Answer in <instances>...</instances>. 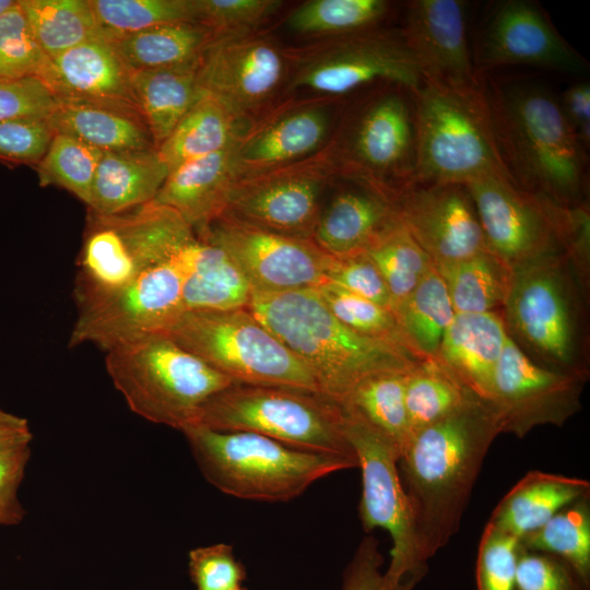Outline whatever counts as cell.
<instances>
[{
  "mask_svg": "<svg viewBox=\"0 0 590 590\" xmlns=\"http://www.w3.org/2000/svg\"><path fill=\"white\" fill-rule=\"evenodd\" d=\"M499 434L491 405L475 396L413 434L402 449L398 468L426 562L458 532L484 458Z\"/></svg>",
  "mask_w": 590,
  "mask_h": 590,
  "instance_id": "obj_1",
  "label": "cell"
},
{
  "mask_svg": "<svg viewBox=\"0 0 590 590\" xmlns=\"http://www.w3.org/2000/svg\"><path fill=\"white\" fill-rule=\"evenodd\" d=\"M496 146L510 180L558 205L582 202L586 149L544 85L481 74Z\"/></svg>",
  "mask_w": 590,
  "mask_h": 590,
  "instance_id": "obj_2",
  "label": "cell"
},
{
  "mask_svg": "<svg viewBox=\"0 0 590 590\" xmlns=\"http://www.w3.org/2000/svg\"><path fill=\"white\" fill-rule=\"evenodd\" d=\"M248 308L307 366L320 392L340 404L364 379L409 371L424 362L350 329L330 311L318 288L252 293Z\"/></svg>",
  "mask_w": 590,
  "mask_h": 590,
  "instance_id": "obj_3",
  "label": "cell"
},
{
  "mask_svg": "<svg viewBox=\"0 0 590 590\" xmlns=\"http://www.w3.org/2000/svg\"><path fill=\"white\" fill-rule=\"evenodd\" d=\"M182 434L205 480L243 499L288 502L319 479L358 467L343 457L299 450L249 432L194 424Z\"/></svg>",
  "mask_w": 590,
  "mask_h": 590,
  "instance_id": "obj_4",
  "label": "cell"
},
{
  "mask_svg": "<svg viewBox=\"0 0 590 590\" xmlns=\"http://www.w3.org/2000/svg\"><path fill=\"white\" fill-rule=\"evenodd\" d=\"M105 366L134 414L180 432L198 424L204 404L234 384L161 333L109 349Z\"/></svg>",
  "mask_w": 590,
  "mask_h": 590,
  "instance_id": "obj_5",
  "label": "cell"
},
{
  "mask_svg": "<svg viewBox=\"0 0 590 590\" xmlns=\"http://www.w3.org/2000/svg\"><path fill=\"white\" fill-rule=\"evenodd\" d=\"M196 238L178 213L154 201L114 215L90 212L74 279L79 312L167 261Z\"/></svg>",
  "mask_w": 590,
  "mask_h": 590,
  "instance_id": "obj_6",
  "label": "cell"
},
{
  "mask_svg": "<svg viewBox=\"0 0 590 590\" xmlns=\"http://www.w3.org/2000/svg\"><path fill=\"white\" fill-rule=\"evenodd\" d=\"M412 97L414 184L464 186L492 174L509 178L496 146L482 76L479 85L467 87L424 82Z\"/></svg>",
  "mask_w": 590,
  "mask_h": 590,
  "instance_id": "obj_7",
  "label": "cell"
},
{
  "mask_svg": "<svg viewBox=\"0 0 590 590\" xmlns=\"http://www.w3.org/2000/svg\"><path fill=\"white\" fill-rule=\"evenodd\" d=\"M198 424L220 432L259 434L299 450L355 461L340 403L322 393L233 384L202 408Z\"/></svg>",
  "mask_w": 590,
  "mask_h": 590,
  "instance_id": "obj_8",
  "label": "cell"
},
{
  "mask_svg": "<svg viewBox=\"0 0 590 590\" xmlns=\"http://www.w3.org/2000/svg\"><path fill=\"white\" fill-rule=\"evenodd\" d=\"M158 333L234 384L321 393L307 366L249 308L184 311Z\"/></svg>",
  "mask_w": 590,
  "mask_h": 590,
  "instance_id": "obj_9",
  "label": "cell"
},
{
  "mask_svg": "<svg viewBox=\"0 0 590 590\" xmlns=\"http://www.w3.org/2000/svg\"><path fill=\"white\" fill-rule=\"evenodd\" d=\"M330 142L339 178L367 185L396 201L415 181L412 92L382 83L349 110Z\"/></svg>",
  "mask_w": 590,
  "mask_h": 590,
  "instance_id": "obj_10",
  "label": "cell"
},
{
  "mask_svg": "<svg viewBox=\"0 0 590 590\" xmlns=\"http://www.w3.org/2000/svg\"><path fill=\"white\" fill-rule=\"evenodd\" d=\"M344 432L362 473L359 519L366 533L384 529L392 542L384 573L387 590H413L428 573L414 515L404 491L398 447L353 411L341 405Z\"/></svg>",
  "mask_w": 590,
  "mask_h": 590,
  "instance_id": "obj_11",
  "label": "cell"
},
{
  "mask_svg": "<svg viewBox=\"0 0 590 590\" xmlns=\"http://www.w3.org/2000/svg\"><path fill=\"white\" fill-rule=\"evenodd\" d=\"M286 52L287 90L341 96L373 83H393L413 93L424 83L401 31L374 27Z\"/></svg>",
  "mask_w": 590,
  "mask_h": 590,
  "instance_id": "obj_12",
  "label": "cell"
},
{
  "mask_svg": "<svg viewBox=\"0 0 590 590\" xmlns=\"http://www.w3.org/2000/svg\"><path fill=\"white\" fill-rule=\"evenodd\" d=\"M565 259L566 255L552 256L514 271L503 318L551 368L586 375L578 365L577 304Z\"/></svg>",
  "mask_w": 590,
  "mask_h": 590,
  "instance_id": "obj_13",
  "label": "cell"
},
{
  "mask_svg": "<svg viewBox=\"0 0 590 590\" xmlns=\"http://www.w3.org/2000/svg\"><path fill=\"white\" fill-rule=\"evenodd\" d=\"M464 187L488 251L511 272L547 257L567 256V206L494 174Z\"/></svg>",
  "mask_w": 590,
  "mask_h": 590,
  "instance_id": "obj_14",
  "label": "cell"
},
{
  "mask_svg": "<svg viewBox=\"0 0 590 590\" xmlns=\"http://www.w3.org/2000/svg\"><path fill=\"white\" fill-rule=\"evenodd\" d=\"M339 178L331 142L318 153L270 170L237 177L221 214L273 233L310 239L322 197Z\"/></svg>",
  "mask_w": 590,
  "mask_h": 590,
  "instance_id": "obj_15",
  "label": "cell"
},
{
  "mask_svg": "<svg viewBox=\"0 0 590 590\" xmlns=\"http://www.w3.org/2000/svg\"><path fill=\"white\" fill-rule=\"evenodd\" d=\"M188 245L98 305L79 312L69 346L92 343L108 351L172 324L185 311L182 284Z\"/></svg>",
  "mask_w": 590,
  "mask_h": 590,
  "instance_id": "obj_16",
  "label": "cell"
},
{
  "mask_svg": "<svg viewBox=\"0 0 590 590\" xmlns=\"http://www.w3.org/2000/svg\"><path fill=\"white\" fill-rule=\"evenodd\" d=\"M196 236L222 248L252 293L317 288L327 283L331 256L310 239L266 231L225 214L213 219Z\"/></svg>",
  "mask_w": 590,
  "mask_h": 590,
  "instance_id": "obj_17",
  "label": "cell"
},
{
  "mask_svg": "<svg viewBox=\"0 0 590 590\" xmlns=\"http://www.w3.org/2000/svg\"><path fill=\"white\" fill-rule=\"evenodd\" d=\"M586 375L535 363L510 335L487 399L500 433L524 437L536 426H562L580 409Z\"/></svg>",
  "mask_w": 590,
  "mask_h": 590,
  "instance_id": "obj_18",
  "label": "cell"
},
{
  "mask_svg": "<svg viewBox=\"0 0 590 590\" xmlns=\"http://www.w3.org/2000/svg\"><path fill=\"white\" fill-rule=\"evenodd\" d=\"M288 78L286 50L252 32L216 37L198 66L203 93L249 120L269 110Z\"/></svg>",
  "mask_w": 590,
  "mask_h": 590,
  "instance_id": "obj_19",
  "label": "cell"
},
{
  "mask_svg": "<svg viewBox=\"0 0 590 590\" xmlns=\"http://www.w3.org/2000/svg\"><path fill=\"white\" fill-rule=\"evenodd\" d=\"M396 203L401 224L435 268L488 251L464 186L414 184L397 198Z\"/></svg>",
  "mask_w": 590,
  "mask_h": 590,
  "instance_id": "obj_20",
  "label": "cell"
},
{
  "mask_svg": "<svg viewBox=\"0 0 590 590\" xmlns=\"http://www.w3.org/2000/svg\"><path fill=\"white\" fill-rule=\"evenodd\" d=\"M475 70L531 64L579 72L586 62L557 33L542 9L527 0H505L487 13L476 48Z\"/></svg>",
  "mask_w": 590,
  "mask_h": 590,
  "instance_id": "obj_21",
  "label": "cell"
},
{
  "mask_svg": "<svg viewBox=\"0 0 590 590\" xmlns=\"http://www.w3.org/2000/svg\"><path fill=\"white\" fill-rule=\"evenodd\" d=\"M465 3L460 0L409 2L401 34L423 81L467 87L481 83L469 50Z\"/></svg>",
  "mask_w": 590,
  "mask_h": 590,
  "instance_id": "obj_22",
  "label": "cell"
},
{
  "mask_svg": "<svg viewBox=\"0 0 590 590\" xmlns=\"http://www.w3.org/2000/svg\"><path fill=\"white\" fill-rule=\"evenodd\" d=\"M331 111L318 102L271 108L253 119L236 144L237 177L305 160L330 142Z\"/></svg>",
  "mask_w": 590,
  "mask_h": 590,
  "instance_id": "obj_23",
  "label": "cell"
},
{
  "mask_svg": "<svg viewBox=\"0 0 590 590\" xmlns=\"http://www.w3.org/2000/svg\"><path fill=\"white\" fill-rule=\"evenodd\" d=\"M42 80L57 101L87 103L143 119L131 71L106 38L90 39L49 59Z\"/></svg>",
  "mask_w": 590,
  "mask_h": 590,
  "instance_id": "obj_24",
  "label": "cell"
},
{
  "mask_svg": "<svg viewBox=\"0 0 590 590\" xmlns=\"http://www.w3.org/2000/svg\"><path fill=\"white\" fill-rule=\"evenodd\" d=\"M322 208L311 240L331 257L364 253L399 221L397 203L371 187L345 179Z\"/></svg>",
  "mask_w": 590,
  "mask_h": 590,
  "instance_id": "obj_25",
  "label": "cell"
},
{
  "mask_svg": "<svg viewBox=\"0 0 590 590\" xmlns=\"http://www.w3.org/2000/svg\"><path fill=\"white\" fill-rule=\"evenodd\" d=\"M508 335L504 318L496 311L456 314L434 359L487 401Z\"/></svg>",
  "mask_w": 590,
  "mask_h": 590,
  "instance_id": "obj_26",
  "label": "cell"
},
{
  "mask_svg": "<svg viewBox=\"0 0 590 590\" xmlns=\"http://www.w3.org/2000/svg\"><path fill=\"white\" fill-rule=\"evenodd\" d=\"M236 144L168 172L153 201L174 210L198 234L222 213L237 178Z\"/></svg>",
  "mask_w": 590,
  "mask_h": 590,
  "instance_id": "obj_27",
  "label": "cell"
},
{
  "mask_svg": "<svg viewBox=\"0 0 590 590\" xmlns=\"http://www.w3.org/2000/svg\"><path fill=\"white\" fill-rule=\"evenodd\" d=\"M168 175L155 148L103 152L96 169L90 212L114 215L154 200Z\"/></svg>",
  "mask_w": 590,
  "mask_h": 590,
  "instance_id": "obj_28",
  "label": "cell"
},
{
  "mask_svg": "<svg viewBox=\"0 0 590 590\" xmlns=\"http://www.w3.org/2000/svg\"><path fill=\"white\" fill-rule=\"evenodd\" d=\"M587 496L590 483L585 479L530 471L502 498L488 522L521 540Z\"/></svg>",
  "mask_w": 590,
  "mask_h": 590,
  "instance_id": "obj_29",
  "label": "cell"
},
{
  "mask_svg": "<svg viewBox=\"0 0 590 590\" xmlns=\"http://www.w3.org/2000/svg\"><path fill=\"white\" fill-rule=\"evenodd\" d=\"M251 298L250 284L222 248L198 238L186 247L185 311L248 308Z\"/></svg>",
  "mask_w": 590,
  "mask_h": 590,
  "instance_id": "obj_30",
  "label": "cell"
},
{
  "mask_svg": "<svg viewBox=\"0 0 590 590\" xmlns=\"http://www.w3.org/2000/svg\"><path fill=\"white\" fill-rule=\"evenodd\" d=\"M252 120L204 94L157 148L168 172L236 144Z\"/></svg>",
  "mask_w": 590,
  "mask_h": 590,
  "instance_id": "obj_31",
  "label": "cell"
},
{
  "mask_svg": "<svg viewBox=\"0 0 590 590\" xmlns=\"http://www.w3.org/2000/svg\"><path fill=\"white\" fill-rule=\"evenodd\" d=\"M198 22H175L110 39L131 72L196 64L219 37Z\"/></svg>",
  "mask_w": 590,
  "mask_h": 590,
  "instance_id": "obj_32",
  "label": "cell"
},
{
  "mask_svg": "<svg viewBox=\"0 0 590 590\" xmlns=\"http://www.w3.org/2000/svg\"><path fill=\"white\" fill-rule=\"evenodd\" d=\"M198 66L131 72L132 88L156 150L204 95Z\"/></svg>",
  "mask_w": 590,
  "mask_h": 590,
  "instance_id": "obj_33",
  "label": "cell"
},
{
  "mask_svg": "<svg viewBox=\"0 0 590 590\" xmlns=\"http://www.w3.org/2000/svg\"><path fill=\"white\" fill-rule=\"evenodd\" d=\"M48 121L55 132L76 138L103 152L155 148L143 119L107 107L57 101Z\"/></svg>",
  "mask_w": 590,
  "mask_h": 590,
  "instance_id": "obj_34",
  "label": "cell"
},
{
  "mask_svg": "<svg viewBox=\"0 0 590 590\" xmlns=\"http://www.w3.org/2000/svg\"><path fill=\"white\" fill-rule=\"evenodd\" d=\"M393 314L409 346L424 361L436 357L445 331L456 315L444 280L435 268Z\"/></svg>",
  "mask_w": 590,
  "mask_h": 590,
  "instance_id": "obj_35",
  "label": "cell"
},
{
  "mask_svg": "<svg viewBox=\"0 0 590 590\" xmlns=\"http://www.w3.org/2000/svg\"><path fill=\"white\" fill-rule=\"evenodd\" d=\"M456 314L495 311L504 305L512 272L489 251L435 268Z\"/></svg>",
  "mask_w": 590,
  "mask_h": 590,
  "instance_id": "obj_36",
  "label": "cell"
},
{
  "mask_svg": "<svg viewBox=\"0 0 590 590\" xmlns=\"http://www.w3.org/2000/svg\"><path fill=\"white\" fill-rule=\"evenodd\" d=\"M33 34L51 59L82 43L105 38L88 0H17Z\"/></svg>",
  "mask_w": 590,
  "mask_h": 590,
  "instance_id": "obj_37",
  "label": "cell"
},
{
  "mask_svg": "<svg viewBox=\"0 0 590 590\" xmlns=\"http://www.w3.org/2000/svg\"><path fill=\"white\" fill-rule=\"evenodd\" d=\"M475 396L437 361L420 363L408 373L405 380L404 401L411 437Z\"/></svg>",
  "mask_w": 590,
  "mask_h": 590,
  "instance_id": "obj_38",
  "label": "cell"
},
{
  "mask_svg": "<svg viewBox=\"0 0 590 590\" xmlns=\"http://www.w3.org/2000/svg\"><path fill=\"white\" fill-rule=\"evenodd\" d=\"M409 371L370 376L361 381L341 403L388 437L400 453L411 439L404 401Z\"/></svg>",
  "mask_w": 590,
  "mask_h": 590,
  "instance_id": "obj_39",
  "label": "cell"
},
{
  "mask_svg": "<svg viewBox=\"0 0 590 590\" xmlns=\"http://www.w3.org/2000/svg\"><path fill=\"white\" fill-rule=\"evenodd\" d=\"M389 8L385 0H310L290 13L286 25L302 36H341L376 27Z\"/></svg>",
  "mask_w": 590,
  "mask_h": 590,
  "instance_id": "obj_40",
  "label": "cell"
},
{
  "mask_svg": "<svg viewBox=\"0 0 590 590\" xmlns=\"http://www.w3.org/2000/svg\"><path fill=\"white\" fill-rule=\"evenodd\" d=\"M520 543L527 550L565 560L590 585V496L560 509Z\"/></svg>",
  "mask_w": 590,
  "mask_h": 590,
  "instance_id": "obj_41",
  "label": "cell"
},
{
  "mask_svg": "<svg viewBox=\"0 0 590 590\" xmlns=\"http://www.w3.org/2000/svg\"><path fill=\"white\" fill-rule=\"evenodd\" d=\"M364 255L382 276L392 299L393 312L435 268L401 222L381 235Z\"/></svg>",
  "mask_w": 590,
  "mask_h": 590,
  "instance_id": "obj_42",
  "label": "cell"
},
{
  "mask_svg": "<svg viewBox=\"0 0 590 590\" xmlns=\"http://www.w3.org/2000/svg\"><path fill=\"white\" fill-rule=\"evenodd\" d=\"M106 39L175 22H197L194 0H88Z\"/></svg>",
  "mask_w": 590,
  "mask_h": 590,
  "instance_id": "obj_43",
  "label": "cell"
},
{
  "mask_svg": "<svg viewBox=\"0 0 590 590\" xmlns=\"http://www.w3.org/2000/svg\"><path fill=\"white\" fill-rule=\"evenodd\" d=\"M102 156L103 151L71 135L55 132L37 163L39 184L61 187L88 206Z\"/></svg>",
  "mask_w": 590,
  "mask_h": 590,
  "instance_id": "obj_44",
  "label": "cell"
},
{
  "mask_svg": "<svg viewBox=\"0 0 590 590\" xmlns=\"http://www.w3.org/2000/svg\"><path fill=\"white\" fill-rule=\"evenodd\" d=\"M317 288L330 311L350 329L389 342L415 355L391 310L331 283Z\"/></svg>",
  "mask_w": 590,
  "mask_h": 590,
  "instance_id": "obj_45",
  "label": "cell"
},
{
  "mask_svg": "<svg viewBox=\"0 0 590 590\" xmlns=\"http://www.w3.org/2000/svg\"><path fill=\"white\" fill-rule=\"evenodd\" d=\"M49 58L38 45L19 2L0 16V78L43 79Z\"/></svg>",
  "mask_w": 590,
  "mask_h": 590,
  "instance_id": "obj_46",
  "label": "cell"
},
{
  "mask_svg": "<svg viewBox=\"0 0 590 590\" xmlns=\"http://www.w3.org/2000/svg\"><path fill=\"white\" fill-rule=\"evenodd\" d=\"M519 550L518 538L487 522L477 550V590H516Z\"/></svg>",
  "mask_w": 590,
  "mask_h": 590,
  "instance_id": "obj_47",
  "label": "cell"
},
{
  "mask_svg": "<svg viewBox=\"0 0 590 590\" xmlns=\"http://www.w3.org/2000/svg\"><path fill=\"white\" fill-rule=\"evenodd\" d=\"M282 3L278 0H194L197 22L220 36L251 33Z\"/></svg>",
  "mask_w": 590,
  "mask_h": 590,
  "instance_id": "obj_48",
  "label": "cell"
},
{
  "mask_svg": "<svg viewBox=\"0 0 590 590\" xmlns=\"http://www.w3.org/2000/svg\"><path fill=\"white\" fill-rule=\"evenodd\" d=\"M516 590H590V585L565 560L527 550L520 543Z\"/></svg>",
  "mask_w": 590,
  "mask_h": 590,
  "instance_id": "obj_49",
  "label": "cell"
},
{
  "mask_svg": "<svg viewBox=\"0 0 590 590\" xmlns=\"http://www.w3.org/2000/svg\"><path fill=\"white\" fill-rule=\"evenodd\" d=\"M188 568L196 590H232L240 587L246 577L233 547L225 543L191 550Z\"/></svg>",
  "mask_w": 590,
  "mask_h": 590,
  "instance_id": "obj_50",
  "label": "cell"
},
{
  "mask_svg": "<svg viewBox=\"0 0 590 590\" xmlns=\"http://www.w3.org/2000/svg\"><path fill=\"white\" fill-rule=\"evenodd\" d=\"M57 106L49 86L39 78H0V121L48 119Z\"/></svg>",
  "mask_w": 590,
  "mask_h": 590,
  "instance_id": "obj_51",
  "label": "cell"
},
{
  "mask_svg": "<svg viewBox=\"0 0 590 590\" xmlns=\"http://www.w3.org/2000/svg\"><path fill=\"white\" fill-rule=\"evenodd\" d=\"M327 283L371 300L393 312L387 285L374 263L364 255L331 257Z\"/></svg>",
  "mask_w": 590,
  "mask_h": 590,
  "instance_id": "obj_52",
  "label": "cell"
},
{
  "mask_svg": "<svg viewBox=\"0 0 590 590\" xmlns=\"http://www.w3.org/2000/svg\"><path fill=\"white\" fill-rule=\"evenodd\" d=\"M54 133L48 119L0 121V158L37 164Z\"/></svg>",
  "mask_w": 590,
  "mask_h": 590,
  "instance_id": "obj_53",
  "label": "cell"
},
{
  "mask_svg": "<svg viewBox=\"0 0 590 590\" xmlns=\"http://www.w3.org/2000/svg\"><path fill=\"white\" fill-rule=\"evenodd\" d=\"M31 445L0 453V524H20L26 512L19 497L31 458Z\"/></svg>",
  "mask_w": 590,
  "mask_h": 590,
  "instance_id": "obj_54",
  "label": "cell"
},
{
  "mask_svg": "<svg viewBox=\"0 0 590 590\" xmlns=\"http://www.w3.org/2000/svg\"><path fill=\"white\" fill-rule=\"evenodd\" d=\"M382 563L377 539L365 536L344 571L342 590H387Z\"/></svg>",
  "mask_w": 590,
  "mask_h": 590,
  "instance_id": "obj_55",
  "label": "cell"
},
{
  "mask_svg": "<svg viewBox=\"0 0 590 590\" xmlns=\"http://www.w3.org/2000/svg\"><path fill=\"white\" fill-rule=\"evenodd\" d=\"M560 105L583 148L590 143V86L578 83L565 91Z\"/></svg>",
  "mask_w": 590,
  "mask_h": 590,
  "instance_id": "obj_56",
  "label": "cell"
},
{
  "mask_svg": "<svg viewBox=\"0 0 590 590\" xmlns=\"http://www.w3.org/2000/svg\"><path fill=\"white\" fill-rule=\"evenodd\" d=\"M32 439L27 420L0 408V453L28 446Z\"/></svg>",
  "mask_w": 590,
  "mask_h": 590,
  "instance_id": "obj_57",
  "label": "cell"
},
{
  "mask_svg": "<svg viewBox=\"0 0 590 590\" xmlns=\"http://www.w3.org/2000/svg\"><path fill=\"white\" fill-rule=\"evenodd\" d=\"M17 0H0V16L16 4Z\"/></svg>",
  "mask_w": 590,
  "mask_h": 590,
  "instance_id": "obj_58",
  "label": "cell"
},
{
  "mask_svg": "<svg viewBox=\"0 0 590 590\" xmlns=\"http://www.w3.org/2000/svg\"><path fill=\"white\" fill-rule=\"evenodd\" d=\"M232 590H245V588L243 586H240V587L234 588Z\"/></svg>",
  "mask_w": 590,
  "mask_h": 590,
  "instance_id": "obj_59",
  "label": "cell"
}]
</instances>
